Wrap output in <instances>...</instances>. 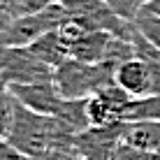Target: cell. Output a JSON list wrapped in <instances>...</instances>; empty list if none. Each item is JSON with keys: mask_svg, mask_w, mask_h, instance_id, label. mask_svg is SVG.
I'll return each mask as SVG.
<instances>
[{"mask_svg": "<svg viewBox=\"0 0 160 160\" xmlns=\"http://www.w3.org/2000/svg\"><path fill=\"white\" fill-rule=\"evenodd\" d=\"M7 142L26 158H37L51 148L77 151V135L68 130L56 116L37 114L16 100L14 121L9 128Z\"/></svg>", "mask_w": 160, "mask_h": 160, "instance_id": "1", "label": "cell"}, {"mask_svg": "<svg viewBox=\"0 0 160 160\" xmlns=\"http://www.w3.org/2000/svg\"><path fill=\"white\" fill-rule=\"evenodd\" d=\"M114 72L112 65L104 63H81V60H65L63 65L53 72V81L58 86L60 98L65 100H88L95 93H100L104 86L114 84Z\"/></svg>", "mask_w": 160, "mask_h": 160, "instance_id": "2", "label": "cell"}, {"mask_svg": "<svg viewBox=\"0 0 160 160\" xmlns=\"http://www.w3.org/2000/svg\"><path fill=\"white\" fill-rule=\"evenodd\" d=\"M65 21H68V12L60 2L47 7L44 12L19 16L0 32V47H30L42 35L58 30Z\"/></svg>", "mask_w": 160, "mask_h": 160, "instance_id": "3", "label": "cell"}, {"mask_svg": "<svg viewBox=\"0 0 160 160\" xmlns=\"http://www.w3.org/2000/svg\"><path fill=\"white\" fill-rule=\"evenodd\" d=\"M53 79V70L44 65L28 47H0V84L19 86Z\"/></svg>", "mask_w": 160, "mask_h": 160, "instance_id": "4", "label": "cell"}, {"mask_svg": "<svg viewBox=\"0 0 160 160\" xmlns=\"http://www.w3.org/2000/svg\"><path fill=\"white\" fill-rule=\"evenodd\" d=\"M125 121H118L107 128H88L77 135V153L81 160H114L125 135Z\"/></svg>", "mask_w": 160, "mask_h": 160, "instance_id": "5", "label": "cell"}, {"mask_svg": "<svg viewBox=\"0 0 160 160\" xmlns=\"http://www.w3.org/2000/svg\"><path fill=\"white\" fill-rule=\"evenodd\" d=\"M132 98L116 84L104 86L100 93L88 98V121L91 128H107L123 121V112L128 109Z\"/></svg>", "mask_w": 160, "mask_h": 160, "instance_id": "6", "label": "cell"}, {"mask_svg": "<svg viewBox=\"0 0 160 160\" xmlns=\"http://www.w3.org/2000/svg\"><path fill=\"white\" fill-rule=\"evenodd\" d=\"M12 95L19 100L23 107L32 109L37 114H47V116H53L58 112L60 98L58 93V86L53 79H47V81H35V84H19V86H9Z\"/></svg>", "mask_w": 160, "mask_h": 160, "instance_id": "7", "label": "cell"}, {"mask_svg": "<svg viewBox=\"0 0 160 160\" xmlns=\"http://www.w3.org/2000/svg\"><path fill=\"white\" fill-rule=\"evenodd\" d=\"M114 84H116L118 88H123L132 100L153 95L151 72H148L146 63L139 60V58H132V60H128V63L118 65L116 72H114Z\"/></svg>", "mask_w": 160, "mask_h": 160, "instance_id": "8", "label": "cell"}, {"mask_svg": "<svg viewBox=\"0 0 160 160\" xmlns=\"http://www.w3.org/2000/svg\"><path fill=\"white\" fill-rule=\"evenodd\" d=\"M28 49L44 65H49L53 72H56L65 60H70V47L65 44V40L60 37L58 30H51V32H47V35H42L40 40L32 42Z\"/></svg>", "mask_w": 160, "mask_h": 160, "instance_id": "9", "label": "cell"}, {"mask_svg": "<svg viewBox=\"0 0 160 160\" xmlns=\"http://www.w3.org/2000/svg\"><path fill=\"white\" fill-rule=\"evenodd\" d=\"M123 144H128L137 151L153 153L160 148V121H139L128 123L123 135Z\"/></svg>", "mask_w": 160, "mask_h": 160, "instance_id": "10", "label": "cell"}, {"mask_svg": "<svg viewBox=\"0 0 160 160\" xmlns=\"http://www.w3.org/2000/svg\"><path fill=\"white\" fill-rule=\"evenodd\" d=\"M112 37H114L112 32H100V30L86 32V35L70 49V58L81 60V63H93V65L102 63Z\"/></svg>", "mask_w": 160, "mask_h": 160, "instance_id": "11", "label": "cell"}, {"mask_svg": "<svg viewBox=\"0 0 160 160\" xmlns=\"http://www.w3.org/2000/svg\"><path fill=\"white\" fill-rule=\"evenodd\" d=\"M60 123L68 130H72L74 135H81L91 128V121H88V100H65L60 102L58 112L53 114Z\"/></svg>", "mask_w": 160, "mask_h": 160, "instance_id": "12", "label": "cell"}, {"mask_svg": "<svg viewBox=\"0 0 160 160\" xmlns=\"http://www.w3.org/2000/svg\"><path fill=\"white\" fill-rule=\"evenodd\" d=\"M132 44H135V58L144 60L148 72H151L153 95H160V49L153 47L151 42H146L144 37L139 35V30H137V37L132 40Z\"/></svg>", "mask_w": 160, "mask_h": 160, "instance_id": "13", "label": "cell"}, {"mask_svg": "<svg viewBox=\"0 0 160 160\" xmlns=\"http://www.w3.org/2000/svg\"><path fill=\"white\" fill-rule=\"evenodd\" d=\"M125 123H139V121H160V95H148L132 100L123 112Z\"/></svg>", "mask_w": 160, "mask_h": 160, "instance_id": "14", "label": "cell"}, {"mask_svg": "<svg viewBox=\"0 0 160 160\" xmlns=\"http://www.w3.org/2000/svg\"><path fill=\"white\" fill-rule=\"evenodd\" d=\"M135 26L146 42H151L153 47L160 49V16L158 14L148 12V9H142L135 19Z\"/></svg>", "mask_w": 160, "mask_h": 160, "instance_id": "15", "label": "cell"}, {"mask_svg": "<svg viewBox=\"0 0 160 160\" xmlns=\"http://www.w3.org/2000/svg\"><path fill=\"white\" fill-rule=\"evenodd\" d=\"M14 112H16V98L12 95L9 86L0 84V139H7L14 121Z\"/></svg>", "mask_w": 160, "mask_h": 160, "instance_id": "16", "label": "cell"}, {"mask_svg": "<svg viewBox=\"0 0 160 160\" xmlns=\"http://www.w3.org/2000/svg\"><path fill=\"white\" fill-rule=\"evenodd\" d=\"M104 2H107L121 19L135 21L137 14H139L142 9H146V5L151 2V0H104Z\"/></svg>", "mask_w": 160, "mask_h": 160, "instance_id": "17", "label": "cell"}, {"mask_svg": "<svg viewBox=\"0 0 160 160\" xmlns=\"http://www.w3.org/2000/svg\"><path fill=\"white\" fill-rule=\"evenodd\" d=\"M58 0H19L16 2V14L19 16H26V14H37V12H44L47 7L56 5Z\"/></svg>", "mask_w": 160, "mask_h": 160, "instance_id": "18", "label": "cell"}, {"mask_svg": "<svg viewBox=\"0 0 160 160\" xmlns=\"http://www.w3.org/2000/svg\"><path fill=\"white\" fill-rule=\"evenodd\" d=\"M114 160H153L151 153H144V151H137V148H132L128 144H123L121 142L118 151H116V158Z\"/></svg>", "mask_w": 160, "mask_h": 160, "instance_id": "19", "label": "cell"}, {"mask_svg": "<svg viewBox=\"0 0 160 160\" xmlns=\"http://www.w3.org/2000/svg\"><path fill=\"white\" fill-rule=\"evenodd\" d=\"M30 160H81V156L77 151H65V148H51V151L42 153L37 158H30Z\"/></svg>", "mask_w": 160, "mask_h": 160, "instance_id": "20", "label": "cell"}, {"mask_svg": "<svg viewBox=\"0 0 160 160\" xmlns=\"http://www.w3.org/2000/svg\"><path fill=\"white\" fill-rule=\"evenodd\" d=\"M0 160H30V158H26L21 151H16L7 139H0Z\"/></svg>", "mask_w": 160, "mask_h": 160, "instance_id": "21", "label": "cell"}, {"mask_svg": "<svg viewBox=\"0 0 160 160\" xmlns=\"http://www.w3.org/2000/svg\"><path fill=\"white\" fill-rule=\"evenodd\" d=\"M146 9H148V12H153V14H158V16H160V0H151V2L146 5Z\"/></svg>", "mask_w": 160, "mask_h": 160, "instance_id": "22", "label": "cell"}]
</instances>
